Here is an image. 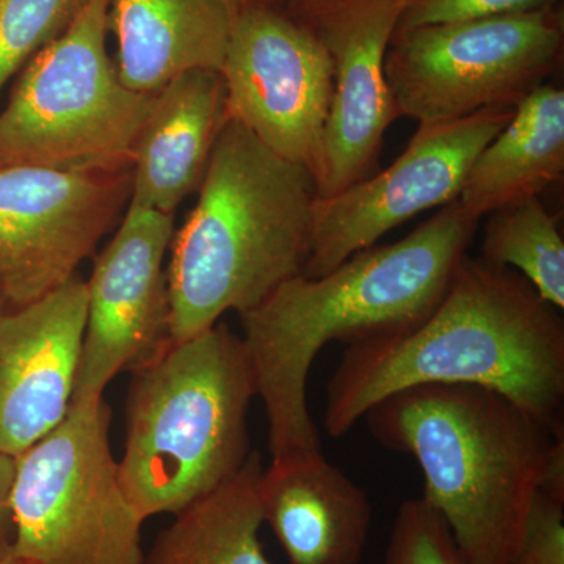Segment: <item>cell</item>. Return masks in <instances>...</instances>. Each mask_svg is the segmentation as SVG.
Wrapping results in <instances>:
<instances>
[{
	"label": "cell",
	"instance_id": "cell-20",
	"mask_svg": "<svg viewBox=\"0 0 564 564\" xmlns=\"http://www.w3.org/2000/svg\"><path fill=\"white\" fill-rule=\"evenodd\" d=\"M480 258L514 270L541 299L564 310V240L558 220L538 196L489 214Z\"/></svg>",
	"mask_w": 564,
	"mask_h": 564
},
{
	"label": "cell",
	"instance_id": "cell-25",
	"mask_svg": "<svg viewBox=\"0 0 564 564\" xmlns=\"http://www.w3.org/2000/svg\"><path fill=\"white\" fill-rule=\"evenodd\" d=\"M13 456L0 452V534L6 533L7 519L10 518V494L14 480Z\"/></svg>",
	"mask_w": 564,
	"mask_h": 564
},
{
	"label": "cell",
	"instance_id": "cell-17",
	"mask_svg": "<svg viewBox=\"0 0 564 564\" xmlns=\"http://www.w3.org/2000/svg\"><path fill=\"white\" fill-rule=\"evenodd\" d=\"M243 0H110L118 76L152 95L193 69L220 73Z\"/></svg>",
	"mask_w": 564,
	"mask_h": 564
},
{
	"label": "cell",
	"instance_id": "cell-14",
	"mask_svg": "<svg viewBox=\"0 0 564 564\" xmlns=\"http://www.w3.org/2000/svg\"><path fill=\"white\" fill-rule=\"evenodd\" d=\"M87 282L0 310V452L17 458L68 414L87 325Z\"/></svg>",
	"mask_w": 564,
	"mask_h": 564
},
{
	"label": "cell",
	"instance_id": "cell-10",
	"mask_svg": "<svg viewBox=\"0 0 564 564\" xmlns=\"http://www.w3.org/2000/svg\"><path fill=\"white\" fill-rule=\"evenodd\" d=\"M132 170L0 166V295L21 307L69 281L129 206Z\"/></svg>",
	"mask_w": 564,
	"mask_h": 564
},
{
	"label": "cell",
	"instance_id": "cell-9",
	"mask_svg": "<svg viewBox=\"0 0 564 564\" xmlns=\"http://www.w3.org/2000/svg\"><path fill=\"white\" fill-rule=\"evenodd\" d=\"M220 74L229 120L314 174L333 98V62L314 29L243 0Z\"/></svg>",
	"mask_w": 564,
	"mask_h": 564
},
{
	"label": "cell",
	"instance_id": "cell-15",
	"mask_svg": "<svg viewBox=\"0 0 564 564\" xmlns=\"http://www.w3.org/2000/svg\"><path fill=\"white\" fill-rule=\"evenodd\" d=\"M258 494L289 563L361 564L372 505L322 451L272 462Z\"/></svg>",
	"mask_w": 564,
	"mask_h": 564
},
{
	"label": "cell",
	"instance_id": "cell-6",
	"mask_svg": "<svg viewBox=\"0 0 564 564\" xmlns=\"http://www.w3.org/2000/svg\"><path fill=\"white\" fill-rule=\"evenodd\" d=\"M110 0H84L57 39L22 69L0 111V166L132 170L152 95L126 87L107 52Z\"/></svg>",
	"mask_w": 564,
	"mask_h": 564
},
{
	"label": "cell",
	"instance_id": "cell-22",
	"mask_svg": "<svg viewBox=\"0 0 564 564\" xmlns=\"http://www.w3.org/2000/svg\"><path fill=\"white\" fill-rule=\"evenodd\" d=\"M386 564H470L444 519L423 497L400 505Z\"/></svg>",
	"mask_w": 564,
	"mask_h": 564
},
{
	"label": "cell",
	"instance_id": "cell-18",
	"mask_svg": "<svg viewBox=\"0 0 564 564\" xmlns=\"http://www.w3.org/2000/svg\"><path fill=\"white\" fill-rule=\"evenodd\" d=\"M564 172V91L534 88L475 159L458 202L480 218L538 196Z\"/></svg>",
	"mask_w": 564,
	"mask_h": 564
},
{
	"label": "cell",
	"instance_id": "cell-26",
	"mask_svg": "<svg viewBox=\"0 0 564 564\" xmlns=\"http://www.w3.org/2000/svg\"><path fill=\"white\" fill-rule=\"evenodd\" d=\"M343 0H285V11L299 21H310L321 11L336 6Z\"/></svg>",
	"mask_w": 564,
	"mask_h": 564
},
{
	"label": "cell",
	"instance_id": "cell-12",
	"mask_svg": "<svg viewBox=\"0 0 564 564\" xmlns=\"http://www.w3.org/2000/svg\"><path fill=\"white\" fill-rule=\"evenodd\" d=\"M174 214L129 204L87 282V325L73 402L102 399L115 377L133 372L170 344L165 256Z\"/></svg>",
	"mask_w": 564,
	"mask_h": 564
},
{
	"label": "cell",
	"instance_id": "cell-28",
	"mask_svg": "<svg viewBox=\"0 0 564 564\" xmlns=\"http://www.w3.org/2000/svg\"><path fill=\"white\" fill-rule=\"evenodd\" d=\"M267 2L274 3V6H282V3H285V0H267Z\"/></svg>",
	"mask_w": 564,
	"mask_h": 564
},
{
	"label": "cell",
	"instance_id": "cell-21",
	"mask_svg": "<svg viewBox=\"0 0 564 564\" xmlns=\"http://www.w3.org/2000/svg\"><path fill=\"white\" fill-rule=\"evenodd\" d=\"M84 0H0V91L57 39Z\"/></svg>",
	"mask_w": 564,
	"mask_h": 564
},
{
	"label": "cell",
	"instance_id": "cell-5",
	"mask_svg": "<svg viewBox=\"0 0 564 564\" xmlns=\"http://www.w3.org/2000/svg\"><path fill=\"white\" fill-rule=\"evenodd\" d=\"M131 373L122 491L143 519L176 516L236 477L251 454L250 359L242 337L217 323Z\"/></svg>",
	"mask_w": 564,
	"mask_h": 564
},
{
	"label": "cell",
	"instance_id": "cell-8",
	"mask_svg": "<svg viewBox=\"0 0 564 564\" xmlns=\"http://www.w3.org/2000/svg\"><path fill=\"white\" fill-rule=\"evenodd\" d=\"M562 6L393 32L384 74L399 117L419 126L514 109L562 63Z\"/></svg>",
	"mask_w": 564,
	"mask_h": 564
},
{
	"label": "cell",
	"instance_id": "cell-1",
	"mask_svg": "<svg viewBox=\"0 0 564 564\" xmlns=\"http://www.w3.org/2000/svg\"><path fill=\"white\" fill-rule=\"evenodd\" d=\"M478 223L456 199L399 242L355 252L318 278L293 276L240 314L272 462L322 451L307 380L325 345L350 347L421 325L447 292Z\"/></svg>",
	"mask_w": 564,
	"mask_h": 564
},
{
	"label": "cell",
	"instance_id": "cell-2",
	"mask_svg": "<svg viewBox=\"0 0 564 564\" xmlns=\"http://www.w3.org/2000/svg\"><path fill=\"white\" fill-rule=\"evenodd\" d=\"M426 384L491 389L564 432L562 311L514 270L464 256L421 325L347 347L326 388V433L344 436L386 397Z\"/></svg>",
	"mask_w": 564,
	"mask_h": 564
},
{
	"label": "cell",
	"instance_id": "cell-3",
	"mask_svg": "<svg viewBox=\"0 0 564 564\" xmlns=\"http://www.w3.org/2000/svg\"><path fill=\"white\" fill-rule=\"evenodd\" d=\"M375 440L413 456L423 499L470 564H507L564 432L480 386H414L364 415Z\"/></svg>",
	"mask_w": 564,
	"mask_h": 564
},
{
	"label": "cell",
	"instance_id": "cell-4",
	"mask_svg": "<svg viewBox=\"0 0 564 564\" xmlns=\"http://www.w3.org/2000/svg\"><path fill=\"white\" fill-rule=\"evenodd\" d=\"M195 209L173 236L170 343L245 314L303 273L311 252L317 185L239 122L223 126Z\"/></svg>",
	"mask_w": 564,
	"mask_h": 564
},
{
	"label": "cell",
	"instance_id": "cell-7",
	"mask_svg": "<svg viewBox=\"0 0 564 564\" xmlns=\"http://www.w3.org/2000/svg\"><path fill=\"white\" fill-rule=\"evenodd\" d=\"M106 400L73 402L61 425L14 458V554L28 564H143L144 519L122 491Z\"/></svg>",
	"mask_w": 564,
	"mask_h": 564
},
{
	"label": "cell",
	"instance_id": "cell-23",
	"mask_svg": "<svg viewBox=\"0 0 564 564\" xmlns=\"http://www.w3.org/2000/svg\"><path fill=\"white\" fill-rule=\"evenodd\" d=\"M562 0H403L395 31L560 6Z\"/></svg>",
	"mask_w": 564,
	"mask_h": 564
},
{
	"label": "cell",
	"instance_id": "cell-29",
	"mask_svg": "<svg viewBox=\"0 0 564 564\" xmlns=\"http://www.w3.org/2000/svg\"><path fill=\"white\" fill-rule=\"evenodd\" d=\"M2 302H3V300H2V295H0V303H2Z\"/></svg>",
	"mask_w": 564,
	"mask_h": 564
},
{
	"label": "cell",
	"instance_id": "cell-13",
	"mask_svg": "<svg viewBox=\"0 0 564 564\" xmlns=\"http://www.w3.org/2000/svg\"><path fill=\"white\" fill-rule=\"evenodd\" d=\"M403 0H343L310 24L333 62V98L315 163L317 198L372 176L386 132L399 118L384 74Z\"/></svg>",
	"mask_w": 564,
	"mask_h": 564
},
{
	"label": "cell",
	"instance_id": "cell-11",
	"mask_svg": "<svg viewBox=\"0 0 564 564\" xmlns=\"http://www.w3.org/2000/svg\"><path fill=\"white\" fill-rule=\"evenodd\" d=\"M513 110L486 109L462 120L419 126L406 150L384 172L332 198L315 199L304 276L332 272L421 212L456 202L475 159Z\"/></svg>",
	"mask_w": 564,
	"mask_h": 564
},
{
	"label": "cell",
	"instance_id": "cell-27",
	"mask_svg": "<svg viewBox=\"0 0 564 564\" xmlns=\"http://www.w3.org/2000/svg\"><path fill=\"white\" fill-rule=\"evenodd\" d=\"M0 564H28L14 554L11 541L6 533L0 534Z\"/></svg>",
	"mask_w": 564,
	"mask_h": 564
},
{
	"label": "cell",
	"instance_id": "cell-16",
	"mask_svg": "<svg viewBox=\"0 0 564 564\" xmlns=\"http://www.w3.org/2000/svg\"><path fill=\"white\" fill-rule=\"evenodd\" d=\"M226 121L225 80L218 70H187L163 85L133 148L129 204L174 214L203 184Z\"/></svg>",
	"mask_w": 564,
	"mask_h": 564
},
{
	"label": "cell",
	"instance_id": "cell-19",
	"mask_svg": "<svg viewBox=\"0 0 564 564\" xmlns=\"http://www.w3.org/2000/svg\"><path fill=\"white\" fill-rule=\"evenodd\" d=\"M262 470L261 454L251 452L236 477L176 514L143 564H272L259 540Z\"/></svg>",
	"mask_w": 564,
	"mask_h": 564
},
{
	"label": "cell",
	"instance_id": "cell-24",
	"mask_svg": "<svg viewBox=\"0 0 564 564\" xmlns=\"http://www.w3.org/2000/svg\"><path fill=\"white\" fill-rule=\"evenodd\" d=\"M507 564H564V499L538 492Z\"/></svg>",
	"mask_w": 564,
	"mask_h": 564
}]
</instances>
